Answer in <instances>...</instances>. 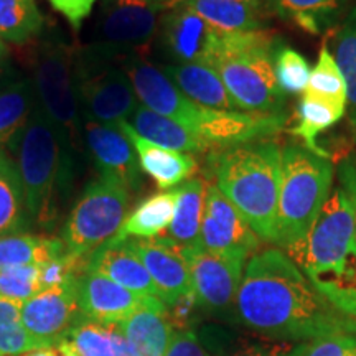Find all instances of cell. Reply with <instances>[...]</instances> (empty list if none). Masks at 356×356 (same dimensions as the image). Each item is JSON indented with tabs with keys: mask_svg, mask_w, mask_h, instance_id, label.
Wrapping results in <instances>:
<instances>
[{
	"mask_svg": "<svg viewBox=\"0 0 356 356\" xmlns=\"http://www.w3.org/2000/svg\"><path fill=\"white\" fill-rule=\"evenodd\" d=\"M304 356H356V333H338L315 340Z\"/></svg>",
	"mask_w": 356,
	"mask_h": 356,
	"instance_id": "60d3db41",
	"label": "cell"
},
{
	"mask_svg": "<svg viewBox=\"0 0 356 356\" xmlns=\"http://www.w3.org/2000/svg\"><path fill=\"white\" fill-rule=\"evenodd\" d=\"M86 145L101 178L126 188L136 190L140 185V165L132 142L119 126L86 122Z\"/></svg>",
	"mask_w": 356,
	"mask_h": 356,
	"instance_id": "e0dca14e",
	"label": "cell"
},
{
	"mask_svg": "<svg viewBox=\"0 0 356 356\" xmlns=\"http://www.w3.org/2000/svg\"><path fill=\"white\" fill-rule=\"evenodd\" d=\"M286 254L335 309L356 318L355 216L343 186H333L309 234Z\"/></svg>",
	"mask_w": 356,
	"mask_h": 356,
	"instance_id": "7a4b0ae2",
	"label": "cell"
},
{
	"mask_svg": "<svg viewBox=\"0 0 356 356\" xmlns=\"http://www.w3.org/2000/svg\"><path fill=\"white\" fill-rule=\"evenodd\" d=\"M111 325L84 317L79 314L68 332V340L81 356H114Z\"/></svg>",
	"mask_w": 356,
	"mask_h": 356,
	"instance_id": "8d00e7d4",
	"label": "cell"
},
{
	"mask_svg": "<svg viewBox=\"0 0 356 356\" xmlns=\"http://www.w3.org/2000/svg\"><path fill=\"white\" fill-rule=\"evenodd\" d=\"M307 341H256L234 333L213 330L208 346L213 356H304L309 350Z\"/></svg>",
	"mask_w": 356,
	"mask_h": 356,
	"instance_id": "1f68e13d",
	"label": "cell"
},
{
	"mask_svg": "<svg viewBox=\"0 0 356 356\" xmlns=\"http://www.w3.org/2000/svg\"><path fill=\"white\" fill-rule=\"evenodd\" d=\"M43 15L35 0H0V38L24 44L38 37Z\"/></svg>",
	"mask_w": 356,
	"mask_h": 356,
	"instance_id": "d6a6232c",
	"label": "cell"
},
{
	"mask_svg": "<svg viewBox=\"0 0 356 356\" xmlns=\"http://www.w3.org/2000/svg\"><path fill=\"white\" fill-rule=\"evenodd\" d=\"M37 104L30 79L10 81L0 88V150H13Z\"/></svg>",
	"mask_w": 356,
	"mask_h": 356,
	"instance_id": "4316f807",
	"label": "cell"
},
{
	"mask_svg": "<svg viewBox=\"0 0 356 356\" xmlns=\"http://www.w3.org/2000/svg\"><path fill=\"white\" fill-rule=\"evenodd\" d=\"M280 152L275 140L259 139L211 150L208 159L215 186L241 213L261 243L275 244Z\"/></svg>",
	"mask_w": 356,
	"mask_h": 356,
	"instance_id": "3957f363",
	"label": "cell"
},
{
	"mask_svg": "<svg viewBox=\"0 0 356 356\" xmlns=\"http://www.w3.org/2000/svg\"><path fill=\"white\" fill-rule=\"evenodd\" d=\"M261 239L248 225L241 213L215 185H207L204 210L198 248L222 256L249 259L259 251Z\"/></svg>",
	"mask_w": 356,
	"mask_h": 356,
	"instance_id": "7c38bea8",
	"label": "cell"
},
{
	"mask_svg": "<svg viewBox=\"0 0 356 356\" xmlns=\"http://www.w3.org/2000/svg\"><path fill=\"white\" fill-rule=\"evenodd\" d=\"M157 2H162V3H165V6H167L168 8H172L173 6H177V3H180L181 0H157Z\"/></svg>",
	"mask_w": 356,
	"mask_h": 356,
	"instance_id": "f907efd6",
	"label": "cell"
},
{
	"mask_svg": "<svg viewBox=\"0 0 356 356\" xmlns=\"http://www.w3.org/2000/svg\"><path fill=\"white\" fill-rule=\"evenodd\" d=\"M167 6L157 0H101L89 50L113 60L140 55L152 42Z\"/></svg>",
	"mask_w": 356,
	"mask_h": 356,
	"instance_id": "9c48e42d",
	"label": "cell"
},
{
	"mask_svg": "<svg viewBox=\"0 0 356 356\" xmlns=\"http://www.w3.org/2000/svg\"><path fill=\"white\" fill-rule=\"evenodd\" d=\"M345 115L346 106L335 104L322 97L302 95V99L297 106V124L292 129V134L304 140L307 149L323 154V150L318 149L317 137L327 129L335 126Z\"/></svg>",
	"mask_w": 356,
	"mask_h": 356,
	"instance_id": "4dcf8cb0",
	"label": "cell"
},
{
	"mask_svg": "<svg viewBox=\"0 0 356 356\" xmlns=\"http://www.w3.org/2000/svg\"><path fill=\"white\" fill-rule=\"evenodd\" d=\"M119 63L131 79L140 106L165 115L200 137V132L210 121V108H203L188 99L160 66L147 61L144 56H126Z\"/></svg>",
	"mask_w": 356,
	"mask_h": 356,
	"instance_id": "8fae6325",
	"label": "cell"
},
{
	"mask_svg": "<svg viewBox=\"0 0 356 356\" xmlns=\"http://www.w3.org/2000/svg\"><path fill=\"white\" fill-rule=\"evenodd\" d=\"M78 277L43 291L22 304V322L38 348L53 346L68 337L78 317Z\"/></svg>",
	"mask_w": 356,
	"mask_h": 356,
	"instance_id": "9a60e30c",
	"label": "cell"
},
{
	"mask_svg": "<svg viewBox=\"0 0 356 356\" xmlns=\"http://www.w3.org/2000/svg\"><path fill=\"white\" fill-rule=\"evenodd\" d=\"M129 191L126 186L99 178L89 184L70 213L63 229L66 252L89 259L118 234L127 218Z\"/></svg>",
	"mask_w": 356,
	"mask_h": 356,
	"instance_id": "ba28073f",
	"label": "cell"
},
{
	"mask_svg": "<svg viewBox=\"0 0 356 356\" xmlns=\"http://www.w3.org/2000/svg\"><path fill=\"white\" fill-rule=\"evenodd\" d=\"M65 252L63 239L29 233L3 234L0 236V270L8 267L43 264L63 256Z\"/></svg>",
	"mask_w": 356,
	"mask_h": 356,
	"instance_id": "83f0119b",
	"label": "cell"
},
{
	"mask_svg": "<svg viewBox=\"0 0 356 356\" xmlns=\"http://www.w3.org/2000/svg\"><path fill=\"white\" fill-rule=\"evenodd\" d=\"M32 66L38 104L68 140L74 139L81 114L71 50L63 43L44 42L35 50Z\"/></svg>",
	"mask_w": 356,
	"mask_h": 356,
	"instance_id": "30bf717a",
	"label": "cell"
},
{
	"mask_svg": "<svg viewBox=\"0 0 356 356\" xmlns=\"http://www.w3.org/2000/svg\"><path fill=\"white\" fill-rule=\"evenodd\" d=\"M220 2H244V3H252V6L262 7L266 10H273L270 7V0H220Z\"/></svg>",
	"mask_w": 356,
	"mask_h": 356,
	"instance_id": "c3c4849f",
	"label": "cell"
},
{
	"mask_svg": "<svg viewBox=\"0 0 356 356\" xmlns=\"http://www.w3.org/2000/svg\"><path fill=\"white\" fill-rule=\"evenodd\" d=\"M304 95L322 97L335 104L346 106V83L335 58L327 47L320 50L318 61L310 71L309 84L304 89Z\"/></svg>",
	"mask_w": 356,
	"mask_h": 356,
	"instance_id": "d590c367",
	"label": "cell"
},
{
	"mask_svg": "<svg viewBox=\"0 0 356 356\" xmlns=\"http://www.w3.org/2000/svg\"><path fill=\"white\" fill-rule=\"evenodd\" d=\"M119 127L132 142L137 159H139L140 170L145 172L150 178H154L155 184L162 190H170L172 186L184 184L197 172L198 165L193 155L175 152V150L150 144V142L137 136L127 121L119 124Z\"/></svg>",
	"mask_w": 356,
	"mask_h": 356,
	"instance_id": "ffe728a7",
	"label": "cell"
},
{
	"mask_svg": "<svg viewBox=\"0 0 356 356\" xmlns=\"http://www.w3.org/2000/svg\"><path fill=\"white\" fill-rule=\"evenodd\" d=\"M274 73L280 91L284 95L304 92L309 84L310 66L299 51L289 47H275Z\"/></svg>",
	"mask_w": 356,
	"mask_h": 356,
	"instance_id": "74e56055",
	"label": "cell"
},
{
	"mask_svg": "<svg viewBox=\"0 0 356 356\" xmlns=\"http://www.w3.org/2000/svg\"><path fill=\"white\" fill-rule=\"evenodd\" d=\"M86 269L106 275L137 296L159 299L157 289L147 273L145 266L126 241L119 244H102L97 251L89 256Z\"/></svg>",
	"mask_w": 356,
	"mask_h": 356,
	"instance_id": "d6986e66",
	"label": "cell"
},
{
	"mask_svg": "<svg viewBox=\"0 0 356 356\" xmlns=\"http://www.w3.org/2000/svg\"><path fill=\"white\" fill-rule=\"evenodd\" d=\"M220 38L198 13L181 2L172 7L160 26V42L175 65L211 66Z\"/></svg>",
	"mask_w": 356,
	"mask_h": 356,
	"instance_id": "2e32d148",
	"label": "cell"
},
{
	"mask_svg": "<svg viewBox=\"0 0 356 356\" xmlns=\"http://www.w3.org/2000/svg\"><path fill=\"white\" fill-rule=\"evenodd\" d=\"M184 254L188 264L195 302L211 310H222L233 305L248 259L215 254L198 246L184 248Z\"/></svg>",
	"mask_w": 356,
	"mask_h": 356,
	"instance_id": "4fadbf2b",
	"label": "cell"
},
{
	"mask_svg": "<svg viewBox=\"0 0 356 356\" xmlns=\"http://www.w3.org/2000/svg\"><path fill=\"white\" fill-rule=\"evenodd\" d=\"M333 58L346 83V114L356 136V7L345 17L333 42Z\"/></svg>",
	"mask_w": 356,
	"mask_h": 356,
	"instance_id": "836d02e7",
	"label": "cell"
},
{
	"mask_svg": "<svg viewBox=\"0 0 356 356\" xmlns=\"http://www.w3.org/2000/svg\"><path fill=\"white\" fill-rule=\"evenodd\" d=\"M58 356H81L79 355V351L76 350V346H74L68 338H65L63 341H60L58 343Z\"/></svg>",
	"mask_w": 356,
	"mask_h": 356,
	"instance_id": "f6af8a7d",
	"label": "cell"
},
{
	"mask_svg": "<svg viewBox=\"0 0 356 356\" xmlns=\"http://www.w3.org/2000/svg\"><path fill=\"white\" fill-rule=\"evenodd\" d=\"M207 181L200 177H191L181 184L172 225L167 229V238L181 248H195L200 243V231L204 210Z\"/></svg>",
	"mask_w": 356,
	"mask_h": 356,
	"instance_id": "484cf974",
	"label": "cell"
},
{
	"mask_svg": "<svg viewBox=\"0 0 356 356\" xmlns=\"http://www.w3.org/2000/svg\"><path fill=\"white\" fill-rule=\"evenodd\" d=\"M10 83V66L6 60H0V88Z\"/></svg>",
	"mask_w": 356,
	"mask_h": 356,
	"instance_id": "bcb514c9",
	"label": "cell"
},
{
	"mask_svg": "<svg viewBox=\"0 0 356 356\" xmlns=\"http://www.w3.org/2000/svg\"><path fill=\"white\" fill-rule=\"evenodd\" d=\"M29 216L17 163L0 150V236L22 233Z\"/></svg>",
	"mask_w": 356,
	"mask_h": 356,
	"instance_id": "f1b7e54d",
	"label": "cell"
},
{
	"mask_svg": "<svg viewBox=\"0 0 356 356\" xmlns=\"http://www.w3.org/2000/svg\"><path fill=\"white\" fill-rule=\"evenodd\" d=\"M76 289L79 314L101 323H121L140 307L155 300V297L137 296L106 275L89 269L78 275Z\"/></svg>",
	"mask_w": 356,
	"mask_h": 356,
	"instance_id": "ac0fdd59",
	"label": "cell"
},
{
	"mask_svg": "<svg viewBox=\"0 0 356 356\" xmlns=\"http://www.w3.org/2000/svg\"><path fill=\"white\" fill-rule=\"evenodd\" d=\"M236 312L251 332L280 341L356 333V318L335 309L282 249H261L246 261Z\"/></svg>",
	"mask_w": 356,
	"mask_h": 356,
	"instance_id": "6da1fadb",
	"label": "cell"
},
{
	"mask_svg": "<svg viewBox=\"0 0 356 356\" xmlns=\"http://www.w3.org/2000/svg\"><path fill=\"white\" fill-rule=\"evenodd\" d=\"M129 248L145 266L163 305L175 307L193 297L184 248L170 238L129 239Z\"/></svg>",
	"mask_w": 356,
	"mask_h": 356,
	"instance_id": "5bb4252c",
	"label": "cell"
},
{
	"mask_svg": "<svg viewBox=\"0 0 356 356\" xmlns=\"http://www.w3.org/2000/svg\"><path fill=\"white\" fill-rule=\"evenodd\" d=\"M38 348L22 322V302L0 296V356H22Z\"/></svg>",
	"mask_w": 356,
	"mask_h": 356,
	"instance_id": "e575fe53",
	"label": "cell"
},
{
	"mask_svg": "<svg viewBox=\"0 0 356 356\" xmlns=\"http://www.w3.org/2000/svg\"><path fill=\"white\" fill-rule=\"evenodd\" d=\"M165 356H210L202 341L190 330H173Z\"/></svg>",
	"mask_w": 356,
	"mask_h": 356,
	"instance_id": "b9f144b4",
	"label": "cell"
},
{
	"mask_svg": "<svg viewBox=\"0 0 356 356\" xmlns=\"http://www.w3.org/2000/svg\"><path fill=\"white\" fill-rule=\"evenodd\" d=\"M338 180L350 197L355 216V234H356V155H350L338 167Z\"/></svg>",
	"mask_w": 356,
	"mask_h": 356,
	"instance_id": "ee69618b",
	"label": "cell"
},
{
	"mask_svg": "<svg viewBox=\"0 0 356 356\" xmlns=\"http://www.w3.org/2000/svg\"><path fill=\"white\" fill-rule=\"evenodd\" d=\"M335 167L325 154L300 144L280 152V190L275 246L284 252L299 246L333 190Z\"/></svg>",
	"mask_w": 356,
	"mask_h": 356,
	"instance_id": "5b68a950",
	"label": "cell"
},
{
	"mask_svg": "<svg viewBox=\"0 0 356 356\" xmlns=\"http://www.w3.org/2000/svg\"><path fill=\"white\" fill-rule=\"evenodd\" d=\"M22 356H58V350L55 346H43V348H35Z\"/></svg>",
	"mask_w": 356,
	"mask_h": 356,
	"instance_id": "7dc6e473",
	"label": "cell"
},
{
	"mask_svg": "<svg viewBox=\"0 0 356 356\" xmlns=\"http://www.w3.org/2000/svg\"><path fill=\"white\" fill-rule=\"evenodd\" d=\"M275 47L277 42L264 30L220 38L211 66L243 113L286 115L287 95L274 73Z\"/></svg>",
	"mask_w": 356,
	"mask_h": 356,
	"instance_id": "277c9868",
	"label": "cell"
},
{
	"mask_svg": "<svg viewBox=\"0 0 356 356\" xmlns=\"http://www.w3.org/2000/svg\"><path fill=\"white\" fill-rule=\"evenodd\" d=\"M86 262L88 259H81V257L65 252L63 256L40 264V289H42V292L63 286L71 279L78 277L86 269Z\"/></svg>",
	"mask_w": 356,
	"mask_h": 356,
	"instance_id": "ab89813d",
	"label": "cell"
},
{
	"mask_svg": "<svg viewBox=\"0 0 356 356\" xmlns=\"http://www.w3.org/2000/svg\"><path fill=\"white\" fill-rule=\"evenodd\" d=\"M162 70L188 99L203 108L239 111L213 66L195 63L165 65Z\"/></svg>",
	"mask_w": 356,
	"mask_h": 356,
	"instance_id": "7402d4cb",
	"label": "cell"
},
{
	"mask_svg": "<svg viewBox=\"0 0 356 356\" xmlns=\"http://www.w3.org/2000/svg\"><path fill=\"white\" fill-rule=\"evenodd\" d=\"M178 200V190L155 193L139 203V207L127 215L121 229L111 239V244H119L129 239L159 238L172 225Z\"/></svg>",
	"mask_w": 356,
	"mask_h": 356,
	"instance_id": "d4e9b609",
	"label": "cell"
},
{
	"mask_svg": "<svg viewBox=\"0 0 356 356\" xmlns=\"http://www.w3.org/2000/svg\"><path fill=\"white\" fill-rule=\"evenodd\" d=\"M40 292V264L0 270V296L24 304Z\"/></svg>",
	"mask_w": 356,
	"mask_h": 356,
	"instance_id": "f35d334b",
	"label": "cell"
},
{
	"mask_svg": "<svg viewBox=\"0 0 356 356\" xmlns=\"http://www.w3.org/2000/svg\"><path fill=\"white\" fill-rule=\"evenodd\" d=\"M68 137L35 104L29 122L13 147L29 215L40 222L55 215L58 188L70 184Z\"/></svg>",
	"mask_w": 356,
	"mask_h": 356,
	"instance_id": "8992f818",
	"label": "cell"
},
{
	"mask_svg": "<svg viewBox=\"0 0 356 356\" xmlns=\"http://www.w3.org/2000/svg\"><path fill=\"white\" fill-rule=\"evenodd\" d=\"M348 3L350 0H270L274 12L312 35L330 29Z\"/></svg>",
	"mask_w": 356,
	"mask_h": 356,
	"instance_id": "f546056e",
	"label": "cell"
},
{
	"mask_svg": "<svg viewBox=\"0 0 356 356\" xmlns=\"http://www.w3.org/2000/svg\"><path fill=\"white\" fill-rule=\"evenodd\" d=\"M127 122L137 136L150 144L163 147V149L190 155L210 150V147L186 127L180 126L165 115L152 113L140 104L137 106Z\"/></svg>",
	"mask_w": 356,
	"mask_h": 356,
	"instance_id": "603a6c76",
	"label": "cell"
},
{
	"mask_svg": "<svg viewBox=\"0 0 356 356\" xmlns=\"http://www.w3.org/2000/svg\"><path fill=\"white\" fill-rule=\"evenodd\" d=\"M8 56V47L6 43V40L0 38V60H3V58Z\"/></svg>",
	"mask_w": 356,
	"mask_h": 356,
	"instance_id": "681fc988",
	"label": "cell"
},
{
	"mask_svg": "<svg viewBox=\"0 0 356 356\" xmlns=\"http://www.w3.org/2000/svg\"><path fill=\"white\" fill-rule=\"evenodd\" d=\"M56 12H60L73 29H79L83 20L91 13L96 0H48Z\"/></svg>",
	"mask_w": 356,
	"mask_h": 356,
	"instance_id": "7bdbcfd3",
	"label": "cell"
},
{
	"mask_svg": "<svg viewBox=\"0 0 356 356\" xmlns=\"http://www.w3.org/2000/svg\"><path fill=\"white\" fill-rule=\"evenodd\" d=\"M186 7L221 37L264 30L266 8L244 2H220V0H181Z\"/></svg>",
	"mask_w": 356,
	"mask_h": 356,
	"instance_id": "cb8c5ba5",
	"label": "cell"
},
{
	"mask_svg": "<svg viewBox=\"0 0 356 356\" xmlns=\"http://www.w3.org/2000/svg\"><path fill=\"white\" fill-rule=\"evenodd\" d=\"M134 356H165L173 327L165 305L155 299L119 323Z\"/></svg>",
	"mask_w": 356,
	"mask_h": 356,
	"instance_id": "44dd1931",
	"label": "cell"
},
{
	"mask_svg": "<svg viewBox=\"0 0 356 356\" xmlns=\"http://www.w3.org/2000/svg\"><path fill=\"white\" fill-rule=\"evenodd\" d=\"M79 108L86 122L119 126L139 106L136 91L121 63L84 48L74 61Z\"/></svg>",
	"mask_w": 356,
	"mask_h": 356,
	"instance_id": "52a82bcc",
	"label": "cell"
}]
</instances>
